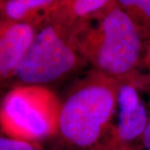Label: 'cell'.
Instances as JSON below:
<instances>
[{"label": "cell", "instance_id": "obj_1", "mask_svg": "<svg viewBox=\"0 0 150 150\" xmlns=\"http://www.w3.org/2000/svg\"><path fill=\"white\" fill-rule=\"evenodd\" d=\"M119 83L92 71L60 103L57 133L66 150H106L117 111Z\"/></svg>", "mask_w": 150, "mask_h": 150}, {"label": "cell", "instance_id": "obj_2", "mask_svg": "<svg viewBox=\"0 0 150 150\" xmlns=\"http://www.w3.org/2000/svg\"><path fill=\"white\" fill-rule=\"evenodd\" d=\"M78 49L93 71L118 83H132L144 40L125 12L117 4L101 18L77 33Z\"/></svg>", "mask_w": 150, "mask_h": 150}, {"label": "cell", "instance_id": "obj_3", "mask_svg": "<svg viewBox=\"0 0 150 150\" xmlns=\"http://www.w3.org/2000/svg\"><path fill=\"white\" fill-rule=\"evenodd\" d=\"M85 63L77 47L74 33L46 19L38 28L13 77L20 86L44 87L71 74Z\"/></svg>", "mask_w": 150, "mask_h": 150}, {"label": "cell", "instance_id": "obj_4", "mask_svg": "<svg viewBox=\"0 0 150 150\" xmlns=\"http://www.w3.org/2000/svg\"><path fill=\"white\" fill-rule=\"evenodd\" d=\"M60 103L51 91L41 86H19L4 98L0 123L12 138L28 142L57 133Z\"/></svg>", "mask_w": 150, "mask_h": 150}, {"label": "cell", "instance_id": "obj_5", "mask_svg": "<svg viewBox=\"0 0 150 150\" xmlns=\"http://www.w3.org/2000/svg\"><path fill=\"white\" fill-rule=\"evenodd\" d=\"M140 92L132 83H119L116 117L106 150H140L149 118Z\"/></svg>", "mask_w": 150, "mask_h": 150}, {"label": "cell", "instance_id": "obj_6", "mask_svg": "<svg viewBox=\"0 0 150 150\" xmlns=\"http://www.w3.org/2000/svg\"><path fill=\"white\" fill-rule=\"evenodd\" d=\"M116 4L110 0L56 1L47 19L56 22L75 34L104 16Z\"/></svg>", "mask_w": 150, "mask_h": 150}, {"label": "cell", "instance_id": "obj_7", "mask_svg": "<svg viewBox=\"0 0 150 150\" xmlns=\"http://www.w3.org/2000/svg\"><path fill=\"white\" fill-rule=\"evenodd\" d=\"M38 28L31 23H15L0 33V62L3 82L13 77L30 48Z\"/></svg>", "mask_w": 150, "mask_h": 150}, {"label": "cell", "instance_id": "obj_8", "mask_svg": "<svg viewBox=\"0 0 150 150\" xmlns=\"http://www.w3.org/2000/svg\"><path fill=\"white\" fill-rule=\"evenodd\" d=\"M54 0L0 1V33L15 23H31L38 28L48 18Z\"/></svg>", "mask_w": 150, "mask_h": 150}, {"label": "cell", "instance_id": "obj_9", "mask_svg": "<svg viewBox=\"0 0 150 150\" xmlns=\"http://www.w3.org/2000/svg\"><path fill=\"white\" fill-rule=\"evenodd\" d=\"M118 6L134 23L144 42L150 38V0H119Z\"/></svg>", "mask_w": 150, "mask_h": 150}, {"label": "cell", "instance_id": "obj_10", "mask_svg": "<svg viewBox=\"0 0 150 150\" xmlns=\"http://www.w3.org/2000/svg\"><path fill=\"white\" fill-rule=\"evenodd\" d=\"M134 84L140 91L147 92L150 95V38L144 42Z\"/></svg>", "mask_w": 150, "mask_h": 150}, {"label": "cell", "instance_id": "obj_11", "mask_svg": "<svg viewBox=\"0 0 150 150\" xmlns=\"http://www.w3.org/2000/svg\"><path fill=\"white\" fill-rule=\"evenodd\" d=\"M0 150H43L32 142L0 136Z\"/></svg>", "mask_w": 150, "mask_h": 150}, {"label": "cell", "instance_id": "obj_12", "mask_svg": "<svg viewBox=\"0 0 150 150\" xmlns=\"http://www.w3.org/2000/svg\"><path fill=\"white\" fill-rule=\"evenodd\" d=\"M150 150V103L149 108V118L145 128L144 132L143 134L141 143H140V150Z\"/></svg>", "mask_w": 150, "mask_h": 150}, {"label": "cell", "instance_id": "obj_13", "mask_svg": "<svg viewBox=\"0 0 150 150\" xmlns=\"http://www.w3.org/2000/svg\"><path fill=\"white\" fill-rule=\"evenodd\" d=\"M3 83V79H2V69H1V62H0V83Z\"/></svg>", "mask_w": 150, "mask_h": 150}]
</instances>
